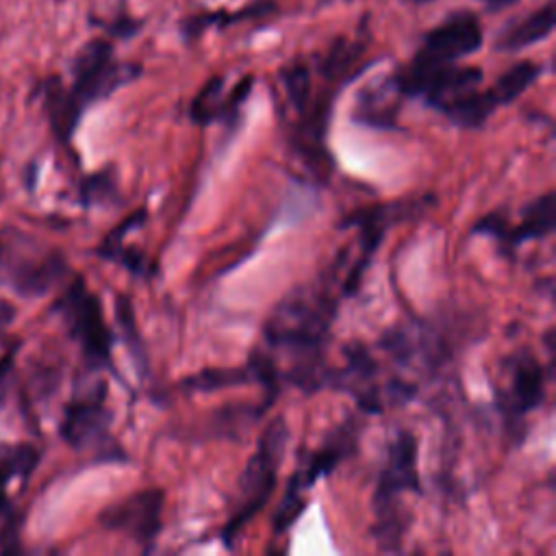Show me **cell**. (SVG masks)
<instances>
[{
	"instance_id": "6da1fadb",
	"label": "cell",
	"mask_w": 556,
	"mask_h": 556,
	"mask_svg": "<svg viewBox=\"0 0 556 556\" xmlns=\"http://www.w3.org/2000/svg\"><path fill=\"white\" fill-rule=\"evenodd\" d=\"M334 302L328 293L300 291L289 295L265 326L267 341L295 356L289 378L304 389H317L324 380L317 369L321 365V350L332 321Z\"/></svg>"
},
{
	"instance_id": "7a4b0ae2",
	"label": "cell",
	"mask_w": 556,
	"mask_h": 556,
	"mask_svg": "<svg viewBox=\"0 0 556 556\" xmlns=\"http://www.w3.org/2000/svg\"><path fill=\"white\" fill-rule=\"evenodd\" d=\"M287 437H289V430L282 417L271 419L269 426L263 430L256 443V450L245 463V469L239 480V486L243 493L241 508L230 517V521L222 532V539L226 543H232V539L243 530V526L267 504L276 486V471L285 456Z\"/></svg>"
},
{
	"instance_id": "3957f363",
	"label": "cell",
	"mask_w": 556,
	"mask_h": 556,
	"mask_svg": "<svg viewBox=\"0 0 556 556\" xmlns=\"http://www.w3.org/2000/svg\"><path fill=\"white\" fill-rule=\"evenodd\" d=\"M480 46H482V28L478 17L469 11L454 13L452 17H447L443 24H439L426 35L421 50L413 56V61L406 67H402L395 74V83L402 96H404V89L421 74L441 65H450L476 52Z\"/></svg>"
},
{
	"instance_id": "277c9868",
	"label": "cell",
	"mask_w": 556,
	"mask_h": 556,
	"mask_svg": "<svg viewBox=\"0 0 556 556\" xmlns=\"http://www.w3.org/2000/svg\"><path fill=\"white\" fill-rule=\"evenodd\" d=\"M139 72L141 67L135 63L113 61V48L109 41L91 39L78 50L72 63L74 83L70 87V93L85 111L89 104L106 98L111 91L132 80Z\"/></svg>"
},
{
	"instance_id": "5b68a950",
	"label": "cell",
	"mask_w": 556,
	"mask_h": 556,
	"mask_svg": "<svg viewBox=\"0 0 556 556\" xmlns=\"http://www.w3.org/2000/svg\"><path fill=\"white\" fill-rule=\"evenodd\" d=\"M56 308L67 321L72 337L80 343L87 358L96 365L111 361V332L102 317L100 300L76 278L59 300Z\"/></svg>"
},
{
	"instance_id": "8992f818",
	"label": "cell",
	"mask_w": 556,
	"mask_h": 556,
	"mask_svg": "<svg viewBox=\"0 0 556 556\" xmlns=\"http://www.w3.org/2000/svg\"><path fill=\"white\" fill-rule=\"evenodd\" d=\"M161 513H163V491L152 486L137 491L113 506H109L100 515V523L109 530H117L128 534L139 545L148 547L159 530H161Z\"/></svg>"
},
{
	"instance_id": "52a82bcc",
	"label": "cell",
	"mask_w": 556,
	"mask_h": 556,
	"mask_svg": "<svg viewBox=\"0 0 556 556\" xmlns=\"http://www.w3.org/2000/svg\"><path fill=\"white\" fill-rule=\"evenodd\" d=\"M104 384H98L93 391L74 397L65 406V415L61 421V437L72 447H85L96 439L104 437L106 426L111 421L109 410L104 406Z\"/></svg>"
},
{
	"instance_id": "ba28073f",
	"label": "cell",
	"mask_w": 556,
	"mask_h": 556,
	"mask_svg": "<svg viewBox=\"0 0 556 556\" xmlns=\"http://www.w3.org/2000/svg\"><path fill=\"white\" fill-rule=\"evenodd\" d=\"M419 478H417V443L410 432H397L395 441L389 447L387 465L382 469L378 491H376V504L395 502L397 493L402 491H417Z\"/></svg>"
},
{
	"instance_id": "9c48e42d",
	"label": "cell",
	"mask_w": 556,
	"mask_h": 556,
	"mask_svg": "<svg viewBox=\"0 0 556 556\" xmlns=\"http://www.w3.org/2000/svg\"><path fill=\"white\" fill-rule=\"evenodd\" d=\"M543 393L545 376L541 365L530 354H521L513 365L510 387L508 391H504L497 404L508 421H519L526 413L543 402Z\"/></svg>"
},
{
	"instance_id": "30bf717a",
	"label": "cell",
	"mask_w": 556,
	"mask_h": 556,
	"mask_svg": "<svg viewBox=\"0 0 556 556\" xmlns=\"http://www.w3.org/2000/svg\"><path fill=\"white\" fill-rule=\"evenodd\" d=\"M400 87L395 83V76L382 78L369 87H365L358 93L356 106H354V119L367 126L376 128H393L400 106Z\"/></svg>"
},
{
	"instance_id": "8fae6325",
	"label": "cell",
	"mask_w": 556,
	"mask_h": 556,
	"mask_svg": "<svg viewBox=\"0 0 556 556\" xmlns=\"http://www.w3.org/2000/svg\"><path fill=\"white\" fill-rule=\"evenodd\" d=\"M352 450H354V434H352V430L350 428L337 430L321 447L315 450V454L308 458V463H304L291 476L287 489L295 491V493H302L315 480H319L321 476L330 473Z\"/></svg>"
},
{
	"instance_id": "7c38bea8",
	"label": "cell",
	"mask_w": 556,
	"mask_h": 556,
	"mask_svg": "<svg viewBox=\"0 0 556 556\" xmlns=\"http://www.w3.org/2000/svg\"><path fill=\"white\" fill-rule=\"evenodd\" d=\"M67 271L65 258L56 252L46 254L39 261H30V263H20L13 269L11 282L15 287V291H20L22 295L28 298H37L48 293Z\"/></svg>"
},
{
	"instance_id": "4fadbf2b",
	"label": "cell",
	"mask_w": 556,
	"mask_h": 556,
	"mask_svg": "<svg viewBox=\"0 0 556 556\" xmlns=\"http://www.w3.org/2000/svg\"><path fill=\"white\" fill-rule=\"evenodd\" d=\"M43 106L59 141H70L83 115V109L76 104L70 89L61 83L59 76H50L43 83Z\"/></svg>"
},
{
	"instance_id": "5bb4252c",
	"label": "cell",
	"mask_w": 556,
	"mask_h": 556,
	"mask_svg": "<svg viewBox=\"0 0 556 556\" xmlns=\"http://www.w3.org/2000/svg\"><path fill=\"white\" fill-rule=\"evenodd\" d=\"M554 30V4L547 2L539 11L530 13L528 17L510 24L497 39H495V50L504 52H515L521 48H528L532 43L543 41L549 37Z\"/></svg>"
},
{
	"instance_id": "9a60e30c",
	"label": "cell",
	"mask_w": 556,
	"mask_h": 556,
	"mask_svg": "<svg viewBox=\"0 0 556 556\" xmlns=\"http://www.w3.org/2000/svg\"><path fill=\"white\" fill-rule=\"evenodd\" d=\"M554 224H556V204H554V193L547 191L523 208L521 224L510 228L508 248H515L528 239H541L549 235L554 230Z\"/></svg>"
},
{
	"instance_id": "2e32d148",
	"label": "cell",
	"mask_w": 556,
	"mask_h": 556,
	"mask_svg": "<svg viewBox=\"0 0 556 556\" xmlns=\"http://www.w3.org/2000/svg\"><path fill=\"white\" fill-rule=\"evenodd\" d=\"M497 109V102L495 98L491 96V91H480V89H473L465 96H460L458 100H454L452 104H447L443 109V113L456 124V126H463V128H478L482 126L489 115Z\"/></svg>"
},
{
	"instance_id": "e0dca14e",
	"label": "cell",
	"mask_w": 556,
	"mask_h": 556,
	"mask_svg": "<svg viewBox=\"0 0 556 556\" xmlns=\"http://www.w3.org/2000/svg\"><path fill=\"white\" fill-rule=\"evenodd\" d=\"M541 74V65L532 63V61H519L513 67H508L497 80L495 85L489 89L491 96L495 98L497 106L500 104H508L515 98H519Z\"/></svg>"
},
{
	"instance_id": "ac0fdd59",
	"label": "cell",
	"mask_w": 556,
	"mask_h": 556,
	"mask_svg": "<svg viewBox=\"0 0 556 556\" xmlns=\"http://www.w3.org/2000/svg\"><path fill=\"white\" fill-rule=\"evenodd\" d=\"M224 111V80L222 76L211 78L193 98L189 115L198 124H211L222 117Z\"/></svg>"
},
{
	"instance_id": "d6986e66",
	"label": "cell",
	"mask_w": 556,
	"mask_h": 556,
	"mask_svg": "<svg viewBox=\"0 0 556 556\" xmlns=\"http://www.w3.org/2000/svg\"><path fill=\"white\" fill-rule=\"evenodd\" d=\"M250 378V371L245 369H222V367H211V369H202L195 376H189L182 380L185 389L191 391H217L224 387H237V384H245Z\"/></svg>"
},
{
	"instance_id": "ffe728a7",
	"label": "cell",
	"mask_w": 556,
	"mask_h": 556,
	"mask_svg": "<svg viewBox=\"0 0 556 556\" xmlns=\"http://www.w3.org/2000/svg\"><path fill=\"white\" fill-rule=\"evenodd\" d=\"M248 371H250V378H254L263 387L265 408H267L274 402V395L278 391V369L274 365V358L263 350H254L248 358Z\"/></svg>"
},
{
	"instance_id": "44dd1931",
	"label": "cell",
	"mask_w": 556,
	"mask_h": 556,
	"mask_svg": "<svg viewBox=\"0 0 556 556\" xmlns=\"http://www.w3.org/2000/svg\"><path fill=\"white\" fill-rule=\"evenodd\" d=\"M282 83L285 91L289 96V102L304 113L311 104V72L306 65L295 63L282 72Z\"/></svg>"
},
{
	"instance_id": "7402d4cb",
	"label": "cell",
	"mask_w": 556,
	"mask_h": 556,
	"mask_svg": "<svg viewBox=\"0 0 556 556\" xmlns=\"http://www.w3.org/2000/svg\"><path fill=\"white\" fill-rule=\"evenodd\" d=\"M115 311H117V321H119V326H122L124 341H126V345H128L130 356L139 363L141 369H146V354H143L141 339H139V332H137L132 306H130V302H128L126 295H117V300H115Z\"/></svg>"
},
{
	"instance_id": "603a6c76",
	"label": "cell",
	"mask_w": 556,
	"mask_h": 556,
	"mask_svg": "<svg viewBox=\"0 0 556 556\" xmlns=\"http://www.w3.org/2000/svg\"><path fill=\"white\" fill-rule=\"evenodd\" d=\"M113 191H115L113 176L109 172H98V174L85 178V182L80 187V198H83V204L89 206V204L106 200Z\"/></svg>"
},
{
	"instance_id": "cb8c5ba5",
	"label": "cell",
	"mask_w": 556,
	"mask_h": 556,
	"mask_svg": "<svg viewBox=\"0 0 556 556\" xmlns=\"http://www.w3.org/2000/svg\"><path fill=\"white\" fill-rule=\"evenodd\" d=\"M143 219H146V211H143V208L137 211V213H132V215H128L115 230H111V232L104 237V241H102L100 248H98V254L104 256V258H111V256L115 254V250L122 248L124 237H126L132 228H137L139 224H143Z\"/></svg>"
},
{
	"instance_id": "d4e9b609",
	"label": "cell",
	"mask_w": 556,
	"mask_h": 556,
	"mask_svg": "<svg viewBox=\"0 0 556 556\" xmlns=\"http://www.w3.org/2000/svg\"><path fill=\"white\" fill-rule=\"evenodd\" d=\"M37 463H39V452L35 447H30V445H20V447H15L11 452V456L7 458L2 469L9 473V478L15 476V473L26 476V473H30L35 469Z\"/></svg>"
},
{
	"instance_id": "484cf974",
	"label": "cell",
	"mask_w": 556,
	"mask_h": 556,
	"mask_svg": "<svg viewBox=\"0 0 556 556\" xmlns=\"http://www.w3.org/2000/svg\"><path fill=\"white\" fill-rule=\"evenodd\" d=\"M476 235H489L495 237L500 243L508 245V235H510V226L506 222V217L502 213H491L486 217H482L476 226H473Z\"/></svg>"
},
{
	"instance_id": "4316f807",
	"label": "cell",
	"mask_w": 556,
	"mask_h": 556,
	"mask_svg": "<svg viewBox=\"0 0 556 556\" xmlns=\"http://www.w3.org/2000/svg\"><path fill=\"white\" fill-rule=\"evenodd\" d=\"M15 313H17V311H15V306H13L9 300L0 298V341H2L4 332H7V328L13 324Z\"/></svg>"
},
{
	"instance_id": "83f0119b",
	"label": "cell",
	"mask_w": 556,
	"mask_h": 556,
	"mask_svg": "<svg viewBox=\"0 0 556 556\" xmlns=\"http://www.w3.org/2000/svg\"><path fill=\"white\" fill-rule=\"evenodd\" d=\"M13 352H15V350H11V354L7 352V354L0 358V389H2V384H4L7 374L11 371V365H13Z\"/></svg>"
},
{
	"instance_id": "f1b7e54d",
	"label": "cell",
	"mask_w": 556,
	"mask_h": 556,
	"mask_svg": "<svg viewBox=\"0 0 556 556\" xmlns=\"http://www.w3.org/2000/svg\"><path fill=\"white\" fill-rule=\"evenodd\" d=\"M486 9H491V11H500V9H504V7H510V4H515L517 0H480Z\"/></svg>"
},
{
	"instance_id": "f546056e",
	"label": "cell",
	"mask_w": 556,
	"mask_h": 556,
	"mask_svg": "<svg viewBox=\"0 0 556 556\" xmlns=\"http://www.w3.org/2000/svg\"><path fill=\"white\" fill-rule=\"evenodd\" d=\"M7 476H9V473L0 467V508L4 506V500H7V497H4V480H7Z\"/></svg>"
},
{
	"instance_id": "4dcf8cb0",
	"label": "cell",
	"mask_w": 556,
	"mask_h": 556,
	"mask_svg": "<svg viewBox=\"0 0 556 556\" xmlns=\"http://www.w3.org/2000/svg\"><path fill=\"white\" fill-rule=\"evenodd\" d=\"M417 2H430V0H417Z\"/></svg>"
}]
</instances>
